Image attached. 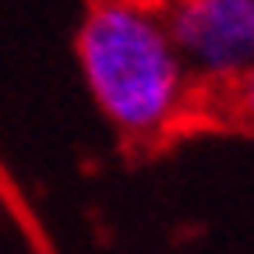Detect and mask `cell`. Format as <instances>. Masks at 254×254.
<instances>
[{
    "label": "cell",
    "mask_w": 254,
    "mask_h": 254,
    "mask_svg": "<svg viewBox=\"0 0 254 254\" xmlns=\"http://www.w3.org/2000/svg\"><path fill=\"white\" fill-rule=\"evenodd\" d=\"M208 113H222L226 124L254 131V71L240 74L233 85H226L215 95H205L201 99V117H208Z\"/></svg>",
    "instance_id": "obj_3"
},
{
    "label": "cell",
    "mask_w": 254,
    "mask_h": 254,
    "mask_svg": "<svg viewBox=\"0 0 254 254\" xmlns=\"http://www.w3.org/2000/svg\"><path fill=\"white\" fill-rule=\"evenodd\" d=\"M163 14L201 99L254 71V0H163Z\"/></svg>",
    "instance_id": "obj_2"
},
{
    "label": "cell",
    "mask_w": 254,
    "mask_h": 254,
    "mask_svg": "<svg viewBox=\"0 0 254 254\" xmlns=\"http://www.w3.org/2000/svg\"><path fill=\"white\" fill-rule=\"evenodd\" d=\"M74 60L124 145L155 148L201 120V92L177 53L163 0H88Z\"/></svg>",
    "instance_id": "obj_1"
}]
</instances>
